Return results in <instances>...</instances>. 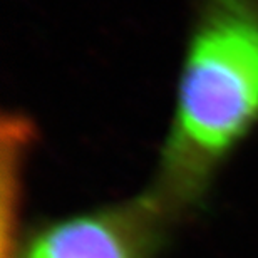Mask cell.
<instances>
[{
  "label": "cell",
  "instance_id": "cell-2",
  "mask_svg": "<svg viewBox=\"0 0 258 258\" xmlns=\"http://www.w3.org/2000/svg\"><path fill=\"white\" fill-rule=\"evenodd\" d=\"M168 216L144 193L127 203L45 226L30 236L17 258H148Z\"/></svg>",
  "mask_w": 258,
  "mask_h": 258
},
{
  "label": "cell",
  "instance_id": "cell-1",
  "mask_svg": "<svg viewBox=\"0 0 258 258\" xmlns=\"http://www.w3.org/2000/svg\"><path fill=\"white\" fill-rule=\"evenodd\" d=\"M255 122L258 0H200L149 193L169 215L193 206Z\"/></svg>",
  "mask_w": 258,
  "mask_h": 258
}]
</instances>
